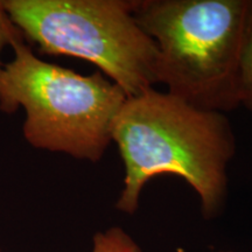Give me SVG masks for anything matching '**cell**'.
I'll return each mask as SVG.
<instances>
[{"mask_svg": "<svg viewBox=\"0 0 252 252\" xmlns=\"http://www.w3.org/2000/svg\"><path fill=\"white\" fill-rule=\"evenodd\" d=\"M124 165L116 208L133 215L151 179L175 175L190 186L206 220L222 213L236 137L225 113L197 109L153 88L127 97L112 127Z\"/></svg>", "mask_w": 252, "mask_h": 252, "instance_id": "1", "label": "cell"}, {"mask_svg": "<svg viewBox=\"0 0 252 252\" xmlns=\"http://www.w3.org/2000/svg\"><path fill=\"white\" fill-rule=\"evenodd\" d=\"M134 18L158 48L157 83L207 111L241 106L238 69L252 0H135Z\"/></svg>", "mask_w": 252, "mask_h": 252, "instance_id": "2", "label": "cell"}, {"mask_svg": "<svg viewBox=\"0 0 252 252\" xmlns=\"http://www.w3.org/2000/svg\"><path fill=\"white\" fill-rule=\"evenodd\" d=\"M13 61L0 72V109L26 111L32 146L97 162L112 143V127L127 94L100 72L84 76L37 59L18 37Z\"/></svg>", "mask_w": 252, "mask_h": 252, "instance_id": "3", "label": "cell"}, {"mask_svg": "<svg viewBox=\"0 0 252 252\" xmlns=\"http://www.w3.org/2000/svg\"><path fill=\"white\" fill-rule=\"evenodd\" d=\"M13 24L45 53L96 65L127 97L157 84L158 48L134 18L135 0H9Z\"/></svg>", "mask_w": 252, "mask_h": 252, "instance_id": "4", "label": "cell"}, {"mask_svg": "<svg viewBox=\"0 0 252 252\" xmlns=\"http://www.w3.org/2000/svg\"><path fill=\"white\" fill-rule=\"evenodd\" d=\"M93 252H143L137 242L124 229L112 226L97 232L93 239Z\"/></svg>", "mask_w": 252, "mask_h": 252, "instance_id": "5", "label": "cell"}, {"mask_svg": "<svg viewBox=\"0 0 252 252\" xmlns=\"http://www.w3.org/2000/svg\"><path fill=\"white\" fill-rule=\"evenodd\" d=\"M238 96L239 104L252 111V23L239 61Z\"/></svg>", "mask_w": 252, "mask_h": 252, "instance_id": "6", "label": "cell"}, {"mask_svg": "<svg viewBox=\"0 0 252 252\" xmlns=\"http://www.w3.org/2000/svg\"><path fill=\"white\" fill-rule=\"evenodd\" d=\"M20 36V32L17 30L8 14L6 13L2 1H0V54L6 45H12V42ZM1 70L2 67L0 62V72Z\"/></svg>", "mask_w": 252, "mask_h": 252, "instance_id": "7", "label": "cell"}, {"mask_svg": "<svg viewBox=\"0 0 252 252\" xmlns=\"http://www.w3.org/2000/svg\"><path fill=\"white\" fill-rule=\"evenodd\" d=\"M220 252H232V251H230V250H226V251H220Z\"/></svg>", "mask_w": 252, "mask_h": 252, "instance_id": "8", "label": "cell"}]
</instances>
